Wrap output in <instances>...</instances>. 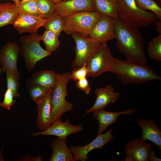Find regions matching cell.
<instances>
[{"label":"cell","mask_w":161,"mask_h":161,"mask_svg":"<svg viewBox=\"0 0 161 161\" xmlns=\"http://www.w3.org/2000/svg\"><path fill=\"white\" fill-rule=\"evenodd\" d=\"M156 1L158 5L161 7V0H152Z\"/></svg>","instance_id":"39"},{"label":"cell","mask_w":161,"mask_h":161,"mask_svg":"<svg viewBox=\"0 0 161 161\" xmlns=\"http://www.w3.org/2000/svg\"><path fill=\"white\" fill-rule=\"evenodd\" d=\"M2 71V69L1 68L0 69V74L1 72Z\"/></svg>","instance_id":"42"},{"label":"cell","mask_w":161,"mask_h":161,"mask_svg":"<svg viewBox=\"0 0 161 161\" xmlns=\"http://www.w3.org/2000/svg\"><path fill=\"white\" fill-rule=\"evenodd\" d=\"M14 2V3L19 1L20 0H12Z\"/></svg>","instance_id":"41"},{"label":"cell","mask_w":161,"mask_h":161,"mask_svg":"<svg viewBox=\"0 0 161 161\" xmlns=\"http://www.w3.org/2000/svg\"><path fill=\"white\" fill-rule=\"evenodd\" d=\"M147 52L151 58L161 61V34L148 43Z\"/></svg>","instance_id":"28"},{"label":"cell","mask_w":161,"mask_h":161,"mask_svg":"<svg viewBox=\"0 0 161 161\" xmlns=\"http://www.w3.org/2000/svg\"><path fill=\"white\" fill-rule=\"evenodd\" d=\"M88 72V69L86 66L84 65L80 68L75 70H73L70 73L71 79L77 81L80 79L86 78Z\"/></svg>","instance_id":"33"},{"label":"cell","mask_w":161,"mask_h":161,"mask_svg":"<svg viewBox=\"0 0 161 161\" xmlns=\"http://www.w3.org/2000/svg\"><path fill=\"white\" fill-rule=\"evenodd\" d=\"M114 129H109L105 133L98 134L97 137L89 144L83 146L71 145L70 149L75 161H86L89 159L88 153L92 150L101 149L106 144L110 142L114 137L112 132Z\"/></svg>","instance_id":"11"},{"label":"cell","mask_w":161,"mask_h":161,"mask_svg":"<svg viewBox=\"0 0 161 161\" xmlns=\"http://www.w3.org/2000/svg\"><path fill=\"white\" fill-rule=\"evenodd\" d=\"M138 124L141 128L142 136L141 139L154 143L161 151V131L156 122L153 119H139Z\"/></svg>","instance_id":"17"},{"label":"cell","mask_w":161,"mask_h":161,"mask_svg":"<svg viewBox=\"0 0 161 161\" xmlns=\"http://www.w3.org/2000/svg\"><path fill=\"white\" fill-rule=\"evenodd\" d=\"M148 161H161V159L158 158L156 156L155 152L151 148L149 151L148 155Z\"/></svg>","instance_id":"35"},{"label":"cell","mask_w":161,"mask_h":161,"mask_svg":"<svg viewBox=\"0 0 161 161\" xmlns=\"http://www.w3.org/2000/svg\"><path fill=\"white\" fill-rule=\"evenodd\" d=\"M53 2L55 4L61 1H65V0H50Z\"/></svg>","instance_id":"38"},{"label":"cell","mask_w":161,"mask_h":161,"mask_svg":"<svg viewBox=\"0 0 161 161\" xmlns=\"http://www.w3.org/2000/svg\"><path fill=\"white\" fill-rule=\"evenodd\" d=\"M6 73L7 89L12 92L14 98L19 97L20 94L18 92L19 87V80L10 74Z\"/></svg>","instance_id":"31"},{"label":"cell","mask_w":161,"mask_h":161,"mask_svg":"<svg viewBox=\"0 0 161 161\" xmlns=\"http://www.w3.org/2000/svg\"><path fill=\"white\" fill-rule=\"evenodd\" d=\"M66 0H65V1H66Z\"/></svg>","instance_id":"43"},{"label":"cell","mask_w":161,"mask_h":161,"mask_svg":"<svg viewBox=\"0 0 161 161\" xmlns=\"http://www.w3.org/2000/svg\"><path fill=\"white\" fill-rule=\"evenodd\" d=\"M75 44V57L71 63L73 70L86 65L100 47L101 43L91 38L89 35L76 32L71 35Z\"/></svg>","instance_id":"6"},{"label":"cell","mask_w":161,"mask_h":161,"mask_svg":"<svg viewBox=\"0 0 161 161\" xmlns=\"http://www.w3.org/2000/svg\"><path fill=\"white\" fill-rule=\"evenodd\" d=\"M55 4L50 0H36L39 16L46 19L54 11Z\"/></svg>","instance_id":"27"},{"label":"cell","mask_w":161,"mask_h":161,"mask_svg":"<svg viewBox=\"0 0 161 161\" xmlns=\"http://www.w3.org/2000/svg\"><path fill=\"white\" fill-rule=\"evenodd\" d=\"M135 111V109L133 108L119 112H109L105 111L104 109L92 111V116L95 120L98 121L99 124L98 134L102 133L109 126L116 122L118 117L121 115H132Z\"/></svg>","instance_id":"16"},{"label":"cell","mask_w":161,"mask_h":161,"mask_svg":"<svg viewBox=\"0 0 161 161\" xmlns=\"http://www.w3.org/2000/svg\"><path fill=\"white\" fill-rule=\"evenodd\" d=\"M151 147V144L135 138L126 143L124 149L126 154L131 155L136 161H148V155Z\"/></svg>","instance_id":"19"},{"label":"cell","mask_w":161,"mask_h":161,"mask_svg":"<svg viewBox=\"0 0 161 161\" xmlns=\"http://www.w3.org/2000/svg\"><path fill=\"white\" fill-rule=\"evenodd\" d=\"M58 73L53 70H43L34 73L26 82L29 86L37 84L53 89L56 82Z\"/></svg>","instance_id":"21"},{"label":"cell","mask_w":161,"mask_h":161,"mask_svg":"<svg viewBox=\"0 0 161 161\" xmlns=\"http://www.w3.org/2000/svg\"><path fill=\"white\" fill-rule=\"evenodd\" d=\"M101 15L97 11H85L66 17L63 31L68 35L79 32L89 35Z\"/></svg>","instance_id":"7"},{"label":"cell","mask_w":161,"mask_h":161,"mask_svg":"<svg viewBox=\"0 0 161 161\" xmlns=\"http://www.w3.org/2000/svg\"><path fill=\"white\" fill-rule=\"evenodd\" d=\"M46 21L38 16L29 14L24 12L18 13L12 24L14 28L20 33H36L38 30L43 26Z\"/></svg>","instance_id":"14"},{"label":"cell","mask_w":161,"mask_h":161,"mask_svg":"<svg viewBox=\"0 0 161 161\" xmlns=\"http://www.w3.org/2000/svg\"><path fill=\"white\" fill-rule=\"evenodd\" d=\"M33 0H21V1L23 2H25L29 1H30Z\"/></svg>","instance_id":"40"},{"label":"cell","mask_w":161,"mask_h":161,"mask_svg":"<svg viewBox=\"0 0 161 161\" xmlns=\"http://www.w3.org/2000/svg\"><path fill=\"white\" fill-rule=\"evenodd\" d=\"M40 36L36 33L20 38L22 45L21 51L26 67L29 72L33 70L38 62L52 55V53L41 47L40 44Z\"/></svg>","instance_id":"5"},{"label":"cell","mask_w":161,"mask_h":161,"mask_svg":"<svg viewBox=\"0 0 161 161\" xmlns=\"http://www.w3.org/2000/svg\"><path fill=\"white\" fill-rule=\"evenodd\" d=\"M58 37L52 31L46 30L40 38L44 43L46 50L52 53L56 51L60 43Z\"/></svg>","instance_id":"25"},{"label":"cell","mask_w":161,"mask_h":161,"mask_svg":"<svg viewBox=\"0 0 161 161\" xmlns=\"http://www.w3.org/2000/svg\"><path fill=\"white\" fill-rule=\"evenodd\" d=\"M137 5L141 9L151 11L161 20V8L157 3L152 0H135Z\"/></svg>","instance_id":"30"},{"label":"cell","mask_w":161,"mask_h":161,"mask_svg":"<svg viewBox=\"0 0 161 161\" xmlns=\"http://www.w3.org/2000/svg\"><path fill=\"white\" fill-rule=\"evenodd\" d=\"M154 23L157 32L159 34H161V20L157 18Z\"/></svg>","instance_id":"36"},{"label":"cell","mask_w":161,"mask_h":161,"mask_svg":"<svg viewBox=\"0 0 161 161\" xmlns=\"http://www.w3.org/2000/svg\"><path fill=\"white\" fill-rule=\"evenodd\" d=\"M52 89L39 85L29 86L28 92L30 97L37 104L43 100Z\"/></svg>","instance_id":"26"},{"label":"cell","mask_w":161,"mask_h":161,"mask_svg":"<svg viewBox=\"0 0 161 161\" xmlns=\"http://www.w3.org/2000/svg\"><path fill=\"white\" fill-rule=\"evenodd\" d=\"M117 59L113 55L107 42L101 43L87 65V76L94 78L104 72H110Z\"/></svg>","instance_id":"8"},{"label":"cell","mask_w":161,"mask_h":161,"mask_svg":"<svg viewBox=\"0 0 161 161\" xmlns=\"http://www.w3.org/2000/svg\"><path fill=\"white\" fill-rule=\"evenodd\" d=\"M21 51V47L18 43L8 41L0 51V63L2 71L10 74L19 80L21 76L17 63L18 54Z\"/></svg>","instance_id":"9"},{"label":"cell","mask_w":161,"mask_h":161,"mask_svg":"<svg viewBox=\"0 0 161 161\" xmlns=\"http://www.w3.org/2000/svg\"><path fill=\"white\" fill-rule=\"evenodd\" d=\"M96 11L102 15H108L115 18L118 15L117 0H94Z\"/></svg>","instance_id":"23"},{"label":"cell","mask_w":161,"mask_h":161,"mask_svg":"<svg viewBox=\"0 0 161 161\" xmlns=\"http://www.w3.org/2000/svg\"><path fill=\"white\" fill-rule=\"evenodd\" d=\"M96 95L95 103L93 106L85 112V115L99 109H104L109 104L114 103L117 101L121 94L114 91L112 86L109 84L105 87L98 88L94 90Z\"/></svg>","instance_id":"15"},{"label":"cell","mask_w":161,"mask_h":161,"mask_svg":"<svg viewBox=\"0 0 161 161\" xmlns=\"http://www.w3.org/2000/svg\"><path fill=\"white\" fill-rule=\"evenodd\" d=\"M110 72L115 74L123 85L138 84L161 80V76L147 65L126 60L117 59Z\"/></svg>","instance_id":"2"},{"label":"cell","mask_w":161,"mask_h":161,"mask_svg":"<svg viewBox=\"0 0 161 161\" xmlns=\"http://www.w3.org/2000/svg\"><path fill=\"white\" fill-rule=\"evenodd\" d=\"M76 82L75 86L78 89L84 92L86 95L89 93L91 90V87L86 78Z\"/></svg>","instance_id":"34"},{"label":"cell","mask_w":161,"mask_h":161,"mask_svg":"<svg viewBox=\"0 0 161 161\" xmlns=\"http://www.w3.org/2000/svg\"><path fill=\"white\" fill-rule=\"evenodd\" d=\"M18 13L14 4L10 2L0 3V28L12 24Z\"/></svg>","instance_id":"22"},{"label":"cell","mask_w":161,"mask_h":161,"mask_svg":"<svg viewBox=\"0 0 161 161\" xmlns=\"http://www.w3.org/2000/svg\"><path fill=\"white\" fill-rule=\"evenodd\" d=\"M96 11L94 0H67L55 4L54 11L64 18L80 12Z\"/></svg>","instance_id":"12"},{"label":"cell","mask_w":161,"mask_h":161,"mask_svg":"<svg viewBox=\"0 0 161 161\" xmlns=\"http://www.w3.org/2000/svg\"><path fill=\"white\" fill-rule=\"evenodd\" d=\"M83 129L82 124L77 126L72 125L69 119L65 122L62 120H57L53 122L52 125L47 129L41 131L32 133V135L37 136L53 135L62 139H66L69 135L81 131Z\"/></svg>","instance_id":"13"},{"label":"cell","mask_w":161,"mask_h":161,"mask_svg":"<svg viewBox=\"0 0 161 161\" xmlns=\"http://www.w3.org/2000/svg\"><path fill=\"white\" fill-rule=\"evenodd\" d=\"M65 22L64 18L55 12L46 19L43 27L59 37L64 30Z\"/></svg>","instance_id":"24"},{"label":"cell","mask_w":161,"mask_h":161,"mask_svg":"<svg viewBox=\"0 0 161 161\" xmlns=\"http://www.w3.org/2000/svg\"><path fill=\"white\" fill-rule=\"evenodd\" d=\"M50 146L52 149L50 161H75L73 154L67 146L66 139L58 137L52 140Z\"/></svg>","instance_id":"20"},{"label":"cell","mask_w":161,"mask_h":161,"mask_svg":"<svg viewBox=\"0 0 161 161\" xmlns=\"http://www.w3.org/2000/svg\"><path fill=\"white\" fill-rule=\"evenodd\" d=\"M1 1V0H0V1Z\"/></svg>","instance_id":"44"},{"label":"cell","mask_w":161,"mask_h":161,"mask_svg":"<svg viewBox=\"0 0 161 161\" xmlns=\"http://www.w3.org/2000/svg\"><path fill=\"white\" fill-rule=\"evenodd\" d=\"M52 90L43 100L37 104L38 115L36 123L38 128L41 131L47 129L53 123L51 116Z\"/></svg>","instance_id":"18"},{"label":"cell","mask_w":161,"mask_h":161,"mask_svg":"<svg viewBox=\"0 0 161 161\" xmlns=\"http://www.w3.org/2000/svg\"><path fill=\"white\" fill-rule=\"evenodd\" d=\"M12 92L9 89H7L4 95L2 101L0 103V106L7 110H10L16 101Z\"/></svg>","instance_id":"32"},{"label":"cell","mask_w":161,"mask_h":161,"mask_svg":"<svg viewBox=\"0 0 161 161\" xmlns=\"http://www.w3.org/2000/svg\"><path fill=\"white\" fill-rule=\"evenodd\" d=\"M71 79L70 73H58L56 83L52 90L51 98V116L53 122L61 120L64 113L73 109V104L66 99L68 95L67 85Z\"/></svg>","instance_id":"4"},{"label":"cell","mask_w":161,"mask_h":161,"mask_svg":"<svg viewBox=\"0 0 161 161\" xmlns=\"http://www.w3.org/2000/svg\"><path fill=\"white\" fill-rule=\"evenodd\" d=\"M126 157L125 159V161H136L134 157L131 155L129 154H126Z\"/></svg>","instance_id":"37"},{"label":"cell","mask_w":161,"mask_h":161,"mask_svg":"<svg viewBox=\"0 0 161 161\" xmlns=\"http://www.w3.org/2000/svg\"><path fill=\"white\" fill-rule=\"evenodd\" d=\"M114 19L116 45L119 51L128 61L147 65L144 38L139 30L128 25L118 16Z\"/></svg>","instance_id":"1"},{"label":"cell","mask_w":161,"mask_h":161,"mask_svg":"<svg viewBox=\"0 0 161 161\" xmlns=\"http://www.w3.org/2000/svg\"><path fill=\"white\" fill-rule=\"evenodd\" d=\"M118 15L123 21L129 26L139 30L147 27L158 18L151 11L140 8L135 0H117Z\"/></svg>","instance_id":"3"},{"label":"cell","mask_w":161,"mask_h":161,"mask_svg":"<svg viewBox=\"0 0 161 161\" xmlns=\"http://www.w3.org/2000/svg\"><path fill=\"white\" fill-rule=\"evenodd\" d=\"M114 18L108 15H101L89 35L100 43L115 38Z\"/></svg>","instance_id":"10"},{"label":"cell","mask_w":161,"mask_h":161,"mask_svg":"<svg viewBox=\"0 0 161 161\" xmlns=\"http://www.w3.org/2000/svg\"><path fill=\"white\" fill-rule=\"evenodd\" d=\"M14 4L18 13L24 12L31 15L39 16L36 5V0L25 2H22L20 0Z\"/></svg>","instance_id":"29"}]
</instances>
